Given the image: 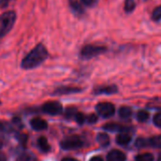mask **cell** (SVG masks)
Segmentation results:
<instances>
[{"label":"cell","instance_id":"cell-6","mask_svg":"<svg viewBox=\"0 0 161 161\" xmlns=\"http://www.w3.org/2000/svg\"><path fill=\"white\" fill-rule=\"evenodd\" d=\"M96 109L100 116L103 118L112 117L115 113V106L110 103H101L97 104Z\"/></svg>","mask_w":161,"mask_h":161},{"label":"cell","instance_id":"cell-34","mask_svg":"<svg viewBox=\"0 0 161 161\" xmlns=\"http://www.w3.org/2000/svg\"><path fill=\"white\" fill-rule=\"evenodd\" d=\"M145 1H147V0H145Z\"/></svg>","mask_w":161,"mask_h":161},{"label":"cell","instance_id":"cell-3","mask_svg":"<svg viewBox=\"0 0 161 161\" xmlns=\"http://www.w3.org/2000/svg\"><path fill=\"white\" fill-rule=\"evenodd\" d=\"M107 48L103 46H96V45H86L80 50V56L85 59H90L96 57L100 54L105 52Z\"/></svg>","mask_w":161,"mask_h":161},{"label":"cell","instance_id":"cell-2","mask_svg":"<svg viewBox=\"0 0 161 161\" xmlns=\"http://www.w3.org/2000/svg\"><path fill=\"white\" fill-rule=\"evenodd\" d=\"M16 14L14 11H8L0 15V40L9 33L14 26Z\"/></svg>","mask_w":161,"mask_h":161},{"label":"cell","instance_id":"cell-23","mask_svg":"<svg viewBox=\"0 0 161 161\" xmlns=\"http://www.w3.org/2000/svg\"><path fill=\"white\" fill-rule=\"evenodd\" d=\"M82 1V3L86 6V7H88V8H92V7H95L99 0H80Z\"/></svg>","mask_w":161,"mask_h":161},{"label":"cell","instance_id":"cell-5","mask_svg":"<svg viewBox=\"0 0 161 161\" xmlns=\"http://www.w3.org/2000/svg\"><path fill=\"white\" fill-rule=\"evenodd\" d=\"M42 110L48 115L56 116V115H59L62 113L63 106L58 102H48V103H46L42 106Z\"/></svg>","mask_w":161,"mask_h":161},{"label":"cell","instance_id":"cell-22","mask_svg":"<svg viewBox=\"0 0 161 161\" xmlns=\"http://www.w3.org/2000/svg\"><path fill=\"white\" fill-rule=\"evenodd\" d=\"M148 119H149V114H148L146 111L141 110V111L137 112V114H136V119H137L138 121L144 122V121H146Z\"/></svg>","mask_w":161,"mask_h":161},{"label":"cell","instance_id":"cell-13","mask_svg":"<svg viewBox=\"0 0 161 161\" xmlns=\"http://www.w3.org/2000/svg\"><path fill=\"white\" fill-rule=\"evenodd\" d=\"M97 140L99 142V144L103 147H107L110 143V138L109 136L104 134V133H101L97 136Z\"/></svg>","mask_w":161,"mask_h":161},{"label":"cell","instance_id":"cell-32","mask_svg":"<svg viewBox=\"0 0 161 161\" xmlns=\"http://www.w3.org/2000/svg\"><path fill=\"white\" fill-rule=\"evenodd\" d=\"M1 146H2V143H1V141H0V148H1Z\"/></svg>","mask_w":161,"mask_h":161},{"label":"cell","instance_id":"cell-21","mask_svg":"<svg viewBox=\"0 0 161 161\" xmlns=\"http://www.w3.org/2000/svg\"><path fill=\"white\" fill-rule=\"evenodd\" d=\"M17 161H36V157L31 153H25L17 158Z\"/></svg>","mask_w":161,"mask_h":161},{"label":"cell","instance_id":"cell-30","mask_svg":"<svg viewBox=\"0 0 161 161\" xmlns=\"http://www.w3.org/2000/svg\"><path fill=\"white\" fill-rule=\"evenodd\" d=\"M62 161H78L77 159H74V158H69V157H66V158H64Z\"/></svg>","mask_w":161,"mask_h":161},{"label":"cell","instance_id":"cell-8","mask_svg":"<svg viewBox=\"0 0 161 161\" xmlns=\"http://www.w3.org/2000/svg\"><path fill=\"white\" fill-rule=\"evenodd\" d=\"M125 154L119 150H112L107 154V161H125Z\"/></svg>","mask_w":161,"mask_h":161},{"label":"cell","instance_id":"cell-29","mask_svg":"<svg viewBox=\"0 0 161 161\" xmlns=\"http://www.w3.org/2000/svg\"><path fill=\"white\" fill-rule=\"evenodd\" d=\"M90 161H103L101 156H94L90 159Z\"/></svg>","mask_w":161,"mask_h":161},{"label":"cell","instance_id":"cell-4","mask_svg":"<svg viewBox=\"0 0 161 161\" xmlns=\"http://www.w3.org/2000/svg\"><path fill=\"white\" fill-rule=\"evenodd\" d=\"M83 141L79 136H72L64 138L61 142V147L64 150H75L79 149L83 146Z\"/></svg>","mask_w":161,"mask_h":161},{"label":"cell","instance_id":"cell-25","mask_svg":"<svg viewBox=\"0 0 161 161\" xmlns=\"http://www.w3.org/2000/svg\"><path fill=\"white\" fill-rule=\"evenodd\" d=\"M153 123L157 127H161V112L157 113L153 117Z\"/></svg>","mask_w":161,"mask_h":161},{"label":"cell","instance_id":"cell-18","mask_svg":"<svg viewBox=\"0 0 161 161\" xmlns=\"http://www.w3.org/2000/svg\"><path fill=\"white\" fill-rule=\"evenodd\" d=\"M136 3L135 0H126L124 3V11L127 14L132 13L136 9Z\"/></svg>","mask_w":161,"mask_h":161},{"label":"cell","instance_id":"cell-31","mask_svg":"<svg viewBox=\"0 0 161 161\" xmlns=\"http://www.w3.org/2000/svg\"><path fill=\"white\" fill-rule=\"evenodd\" d=\"M0 161H6V156L1 153H0Z\"/></svg>","mask_w":161,"mask_h":161},{"label":"cell","instance_id":"cell-10","mask_svg":"<svg viewBox=\"0 0 161 161\" xmlns=\"http://www.w3.org/2000/svg\"><path fill=\"white\" fill-rule=\"evenodd\" d=\"M95 94H113L117 92V87L115 86H105L95 89Z\"/></svg>","mask_w":161,"mask_h":161},{"label":"cell","instance_id":"cell-33","mask_svg":"<svg viewBox=\"0 0 161 161\" xmlns=\"http://www.w3.org/2000/svg\"><path fill=\"white\" fill-rule=\"evenodd\" d=\"M157 161H161V157H159V158H158V160H157Z\"/></svg>","mask_w":161,"mask_h":161},{"label":"cell","instance_id":"cell-17","mask_svg":"<svg viewBox=\"0 0 161 161\" xmlns=\"http://www.w3.org/2000/svg\"><path fill=\"white\" fill-rule=\"evenodd\" d=\"M78 91H80V89L76 87H61L55 91V94H68V93H76Z\"/></svg>","mask_w":161,"mask_h":161},{"label":"cell","instance_id":"cell-7","mask_svg":"<svg viewBox=\"0 0 161 161\" xmlns=\"http://www.w3.org/2000/svg\"><path fill=\"white\" fill-rule=\"evenodd\" d=\"M68 4L71 9V11L77 15V16H82L85 14V9L80 5V3L78 0H68Z\"/></svg>","mask_w":161,"mask_h":161},{"label":"cell","instance_id":"cell-16","mask_svg":"<svg viewBox=\"0 0 161 161\" xmlns=\"http://www.w3.org/2000/svg\"><path fill=\"white\" fill-rule=\"evenodd\" d=\"M119 114L122 119H129L132 116V109L128 106H123L119 109Z\"/></svg>","mask_w":161,"mask_h":161},{"label":"cell","instance_id":"cell-15","mask_svg":"<svg viewBox=\"0 0 161 161\" xmlns=\"http://www.w3.org/2000/svg\"><path fill=\"white\" fill-rule=\"evenodd\" d=\"M149 146L154 147V148H161V135L154 136L148 139Z\"/></svg>","mask_w":161,"mask_h":161},{"label":"cell","instance_id":"cell-20","mask_svg":"<svg viewBox=\"0 0 161 161\" xmlns=\"http://www.w3.org/2000/svg\"><path fill=\"white\" fill-rule=\"evenodd\" d=\"M136 161H153V155L150 153L138 154L136 157Z\"/></svg>","mask_w":161,"mask_h":161},{"label":"cell","instance_id":"cell-26","mask_svg":"<svg viewBox=\"0 0 161 161\" xmlns=\"http://www.w3.org/2000/svg\"><path fill=\"white\" fill-rule=\"evenodd\" d=\"M78 112L74 109V108H68L67 110H66V118H73V117H75L76 116V114H77Z\"/></svg>","mask_w":161,"mask_h":161},{"label":"cell","instance_id":"cell-12","mask_svg":"<svg viewBox=\"0 0 161 161\" xmlns=\"http://www.w3.org/2000/svg\"><path fill=\"white\" fill-rule=\"evenodd\" d=\"M37 144H38L39 148H40L43 152H45V153L48 152L49 149H50V146H49V144H48V141H47V139L45 136H40V137L38 138V140H37Z\"/></svg>","mask_w":161,"mask_h":161},{"label":"cell","instance_id":"cell-11","mask_svg":"<svg viewBox=\"0 0 161 161\" xmlns=\"http://www.w3.org/2000/svg\"><path fill=\"white\" fill-rule=\"evenodd\" d=\"M104 129L108 130V131H119V132H127L129 131V128L128 127H125L123 125H119V124H117V123H108L106 125L103 126Z\"/></svg>","mask_w":161,"mask_h":161},{"label":"cell","instance_id":"cell-24","mask_svg":"<svg viewBox=\"0 0 161 161\" xmlns=\"http://www.w3.org/2000/svg\"><path fill=\"white\" fill-rule=\"evenodd\" d=\"M75 119H76V121H77L79 124H83V123L85 122V120L86 119V118L85 115L82 114V113H77L76 116H75Z\"/></svg>","mask_w":161,"mask_h":161},{"label":"cell","instance_id":"cell-9","mask_svg":"<svg viewBox=\"0 0 161 161\" xmlns=\"http://www.w3.org/2000/svg\"><path fill=\"white\" fill-rule=\"evenodd\" d=\"M31 127L36 131H42L47 128V123L45 119L41 118H34L31 120Z\"/></svg>","mask_w":161,"mask_h":161},{"label":"cell","instance_id":"cell-19","mask_svg":"<svg viewBox=\"0 0 161 161\" xmlns=\"http://www.w3.org/2000/svg\"><path fill=\"white\" fill-rule=\"evenodd\" d=\"M151 18L153 21L154 22H158V21H161V5L156 7L153 13H152V15H151Z\"/></svg>","mask_w":161,"mask_h":161},{"label":"cell","instance_id":"cell-27","mask_svg":"<svg viewBox=\"0 0 161 161\" xmlns=\"http://www.w3.org/2000/svg\"><path fill=\"white\" fill-rule=\"evenodd\" d=\"M10 2H11V0H0V10L5 9L9 5Z\"/></svg>","mask_w":161,"mask_h":161},{"label":"cell","instance_id":"cell-28","mask_svg":"<svg viewBox=\"0 0 161 161\" xmlns=\"http://www.w3.org/2000/svg\"><path fill=\"white\" fill-rule=\"evenodd\" d=\"M97 119H98V118H97V116L94 115V114L89 115V116L87 117V120H88L89 123H95V122L97 121Z\"/></svg>","mask_w":161,"mask_h":161},{"label":"cell","instance_id":"cell-1","mask_svg":"<svg viewBox=\"0 0 161 161\" xmlns=\"http://www.w3.org/2000/svg\"><path fill=\"white\" fill-rule=\"evenodd\" d=\"M48 56V52L43 44H38L22 61V67L31 69L41 64Z\"/></svg>","mask_w":161,"mask_h":161},{"label":"cell","instance_id":"cell-14","mask_svg":"<svg viewBox=\"0 0 161 161\" xmlns=\"http://www.w3.org/2000/svg\"><path fill=\"white\" fill-rule=\"evenodd\" d=\"M131 141V136L128 134L125 133H121L117 136V142L119 145H126Z\"/></svg>","mask_w":161,"mask_h":161}]
</instances>
